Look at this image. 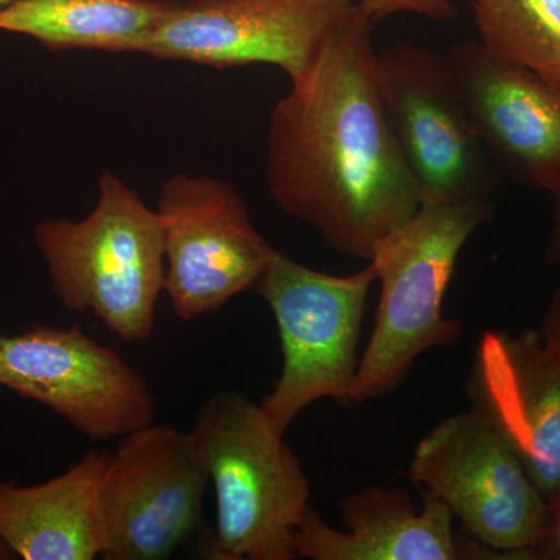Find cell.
<instances>
[{
	"instance_id": "9",
	"label": "cell",
	"mask_w": 560,
	"mask_h": 560,
	"mask_svg": "<svg viewBox=\"0 0 560 560\" xmlns=\"http://www.w3.org/2000/svg\"><path fill=\"white\" fill-rule=\"evenodd\" d=\"M0 385L46 405L92 441L127 436L156 419L145 377L79 326L0 335Z\"/></svg>"
},
{
	"instance_id": "18",
	"label": "cell",
	"mask_w": 560,
	"mask_h": 560,
	"mask_svg": "<svg viewBox=\"0 0 560 560\" xmlns=\"http://www.w3.org/2000/svg\"><path fill=\"white\" fill-rule=\"evenodd\" d=\"M372 22L397 14H418L431 21H452L458 16V0H352Z\"/></svg>"
},
{
	"instance_id": "19",
	"label": "cell",
	"mask_w": 560,
	"mask_h": 560,
	"mask_svg": "<svg viewBox=\"0 0 560 560\" xmlns=\"http://www.w3.org/2000/svg\"><path fill=\"white\" fill-rule=\"evenodd\" d=\"M530 560H560V486L548 500L547 525L530 548Z\"/></svg>"
},
{
	"instance_id": "4",
	"label": "cell",
	"mask_w": 560,
	"mask_h": 560,
	"mask_svg": "<svg viewBox=\"0 0 560 560\" xmlns=\"http://www.w3.org/2000/svg\"><path fill=\"white\" fill-rule=\"evenodd\" d=\"M481 201H423L375 249L381 300L353 386L352 404L396 389L422 353L455 345L463 329L442 304L464 245L492 215Z\"/></svg>"
},
{
	"instance_id": "17",
	"label": "cell",
	"mask_w": 560,
	"mask_h": 560,
	"mask_svg": "<svg viewBox=\"0 0 560 560\" xmlns=\"http://www.w3.org/2000/svg\"><path fill=\"white\" fill-rule=\"evenodd\" d=\"M480 40L560 88V0H470Z\"/></svg>"
},
{
	"instance_id": "14",
	"label": "cell",
	"mask_w": 560,
	"mask_h": 560,
	"mask_svg": "<svg viewBox=\"0 0 560 560\" xmlns=\"http://www.w3.org/2000/svg\"><path fill=\"white\" fill-rule=\"evenodd\" d=\"M420 489V488H419ZM422 511L408 490L372 486L340 501L346 530L335 529L308 506L296 534V558L308 560L471 559L469 541L453 529L455 515L429 490Z\"/></svg>"
},
{
	"instance_id": "8",
	"label": "cell",
	"mask_w": 560,
	"mask_h": 560,
	"mask_svg": "<svg viewBox=\"0 0 560 560\" xmlns=\"http://www.w3.org/2000/svg\"><path fill=\"white\" fill-rule=\"evenodd\" d=\"M156 212L164 231V293L184 323L254 290L275 254L226 180L172 176L162 184Z\"/></svg>"
},
{
	"instance_id": "5",
	"label": "cell",
	"mask_w": 560,
	"mask_h": 560,
	"mask_svg": "<svg viewBox=\"0 0 560 560\" xmlns=\"http://www.w3.org/2000/svg\"><path fill=\"white\" fill-rule=\"evenodd\" d=\"M377 268L349 276L312 270L275 250L254 291L267 302L278 326L282 370L260 407L285 436L293 420L320 399L352 405L359 345Z\"/></svg>"
},
{
	"instance_id": "21",
	"label": "cell",
	"mask_w": 560,
	"mask_h": 560,
	"mask_svg": "<svg viewBox=\"0 0 560 560\" xmlns=\"http://www.w3.org/2000/svg\"><path fill=\"white\" fill-rule=\"evenodd\" d=\"M552 201V226L548 237L547 256L552 265L560 268V183L551 191Z\"/></svg>"
},
{
	"instance_id": "13",
	"label": "cell",
	"mask_w": 560,
	"mask_h": 560,
	"mask_svg": "<svg viewBox=\"0 0 560 560\" xmlns=\"http://www.w3.org/2000/svg\"><path fill=\"white\" fill-rule=\"evenodd\" d=\"M467 396L550 500L560 486V361L539 330L486 331Z\"/></svg>"
},
{
	"instance_id": "22",
	"label": "cell",
	"mask_w": 560,
	"mask_h": 560,
	"mask_svg": "<svg viewBox=\"0 0 560 560\" xmlns=\"http://www.w3.org/2000/svg\"><path fill=\"white\" fill-rule=\"evenodd\" d=\"M18 559V556L14 555L13 550L5 544L2 539H0V560H10Z\"/></svg>"
},
{
	"instance_id": "2",
	"label": "cell",
	"mask_w": 560,
	"mask_h": 560,
	"mask_svg": "<svg viewBox=\"0 0 560 560\" xmlns=\"http://www.w3.org/2000/svg\"><path fill=\"white\" fill-rule=\"evenodd\" d=\"M215 490L210 560H293L294 534L311 506V482L285 436L237 390L202 401L189 431Z\"/></svg>"
},
{
	"instance_id": "7",
	"label": "cell",
	"mask_w": 560,
	"mask_h": 560,
	"mask_svg": "<svg viewBox=\"0 0 560 560\" xmlns=\"http://www.w3.org/2000/svg\"><path fill=\"white\" fill-rule=\"evenodd\" d=\"M377 81L422 202L493 205L497 168L471 128L447 55L396 40L378 51Z\"/></svg>"
},
{
	"instance_id": "15",
	"label": "cell",
	"mask_w": 560,
	"mask_h": 560,
	"mask_svg": "<svg viewBox=\"0 0 560 560\" xmlns=\"http://www.w3.org/2000/svg\"><path fill=\"white\" fill-rule=\"evenodd\" d=\"M110 453H84L36 486L0 482V539L25 560H94L105 550L102 488Z\"/></svg>"
},
{
	"instance_id": "20",
	"label": "cell",
	"mask_w": 560,
	"mask_h": 560,
	"mask_svg": "<svg viewBox=\"0 0 560 560\" xmlns=\"http://www.w3.org/2000/svg\"><path fill=\"white\" fill-rule=\"evenodd\" d=\"M539 334L548 349L560 361V282L541 318Z\"/></svg>"
},
{
	"instance_id": "1",
	"label": "cell",
	"mask_w": 560,
	"mask_h": 560,
	"mask_svg": "<svg viewBox=\"0 0 560 560\" xmlns=\"http://www.w3.org/2000/svg\"><path fill=\"white\" fill-rule=\"evenodd\" d=\"M374 22L357 7L272 109L267 186L342 256L371 261L422 195L383 108Z\"/></svg>"
},
{
	"instance_id": "23",
	"label": "cell",
	"mask_w": 560,
	"mask_h": 560,
	"mask_svg": "<svg viewBox=\"0 0 560 560\" xmlns=\"http://www.w3.org/2000/svg\"><path fill=\"white\" fill-rule=\"evenodd\" d=\"M11 2H14V0H0V9H2V7L9 5Z\"/></svg>"
},
{
	"instance_id": "16",
	"label": "cell",
	"mask_w": 560,
	"mask_h": 560,
	"mask_svg": "<svg viewBox=\"0 0 560 560\" xmlns=\"http://www.w3.org/2000/svg\"><path fill=\"white\" fill-rule=\"evenodd\" d=\"M176 0H14L0 9V31L39 40L50 50L132 54Z\"/></svg>"
},
{
	"instance_id": "6",
	"label": "cell",
	"mask_w": 560,
	"mask_h": 560,
	"mask_svg": "<svg viewBox=\"0 0 560 560\" xmlns=\"http://www.w3.org/2000/svg\"><path fill=\"white\" fill-rule=\"evenodd\" d=\"M408 474L452 511L469 539L500 559L530 560L547 525V497L477 411L441 420L420 440Z\"/></svg>"
},
{
	"instance_id": "12",
	"label": "cell",
	"mask_w": 560,
	"mask_h": 560,
	"mask_svg": "<svg viewBox=\"0 0 560 560\" xmlns=\"http://www.w3.org/2000/svg\"><path fill=\"white\" fill-rule=\"evenodd\" d=\"M471 128L495 168L551 194L560 183V88L478 40L448 51Z\"/></svg>"
},
{
	"instance_id": "3",
	"label": "cell",
	"mask_w": 560,
	"mask_h": 560,
	"mask_svg": "<svg viewBox=\"0 0 560 560\" xmlns=\"http://www.w3.org/2000/svg\"><path fill=\"white\" fill-rule=\"evenodd\" d=\"M35 242L62 307L91 313L128 345L150 340L164 293V231L156 209L116 173H102L90 215L40 221Z\"/></svg>"
},
{
	"instance_id": "11",
	"label": "cell",
	"mask_w": 560,
	"mask_h": 560,
	"mask_svg": "<svg viewBox=\"0 0 560 560\" xmlns=\"http://www.w3.org/2000/svg\"><path fill=\"white\" fill-rule=\"evenodd\" d=\"M209 485L189 431L151 423L120 438L103 480L102 559L171 558L200 525Z\"/></svg>"
},
{
	"instance_id": "10",
	"label": "cell",
	"mask_w": 560,
	"mask_h": 560,
	"mask_svg": "<svg viewBox=\"0 0 560 560\" xmlns=\"http://www.w3.org/2000/svg\"><path fill=\"white\" fill-rule=\"evenodd\" d=\"M355 9L352 0H176L132 54L212 68L260 62L296 83Z\"/></svg>"
}]
</instances>
